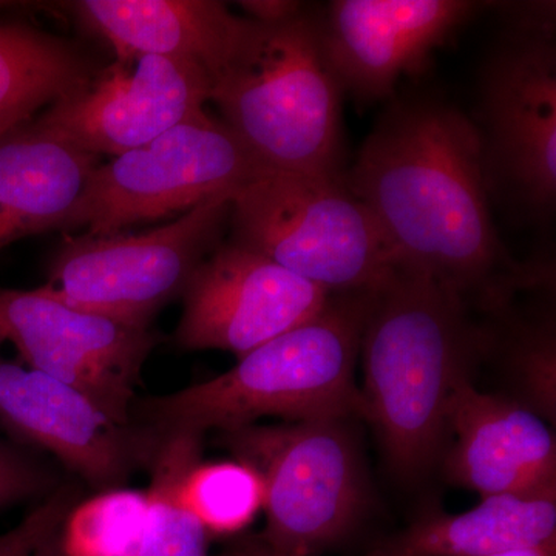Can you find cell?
I'll use <instances>...</instances> for the list:
<instances>
[{"label": "cell", "mask_w": 556, "mask_h": 556, "mask_svg": "<svg viewBox=\"0 0 556 556\" xmlns=\"http://www.w3.org/2000/svg\"><path fill=\"white\" fill-rule=\"evenodd\" d=\"M345 185L378 223L396 268L420 274L473 313L554 285L546 262H519L497 232L477 127L438 94L396 98L365 138Z\"/></svg>", "instance_id": "obj_1"}, {"label": "cell", "mask_w": 556, "mask_h": 556, "mask_svg": "<svg viewBox=\"0 0 556 556\" xmlns=\"http://www.w3.org/2000/svg\"><path fill=\"white\" fill-rule=\"evenodd\" d=\"M471 316L447 288L401 268L369 295L362 415L399 477L426 473L447 444L453 397L485 353L484 327Z\"/></svg>", "instance_id": "obj_2"}, {"label": "cell", "mask_w": 556, "mask_h": 556, "mask_svg": "<svg viewBox=\"0 0 556 556\" xmlns=\"http://www.w3.org/2000/svg\"><path fill=\"white\" fill-rule=\"evenodd\" d=\"M371 291L331 295L316 317L255 348L217 378L138 397L131 419L163 437L222 433L268 416L302 422L362 415L356 365Z\"/></svg>", "instance_id": "obj_3"}, {"label": "cell", "mask_w": 556, "mask_h": 556, "mask_svg": "<svg viewBox=\"0 0 556 556\" xmlns=\"http://www.w3.org/2000/svg\"><path fill=\"white\" fill-rule=\"evenodd\" d=\"M342 98L321 42L320 7L305 5L273 25L244 17L208 102L266 169L343 178Z\"/></svg>", "instance_id": "obj_4"}, {"label": "cell", "mask_w": 556, "mask_h": 556, "mask_svg": "<svg viewBox=\"0 0 556 556\" xmlns=\"http://www.w3.org/2000/svg\"><path fill=\"white\" fill-rule=\"evenodd\" d=\"M503 28L478 76L477 127L490 197L548 225L556 207V3L493 2Z\"/></svg>", "instance_id": "obj_5"}, {"label": "cell", "mask_w": 556, "mask_h": 556, "mask_svg": "<svg viewBox=\"0 0 556 556\" xmlns=\"http://www.w3.org/2000/svg\"><path fill=\"white\" fill-rule=\"evenodd\" d=\"M228 240L329 294L371 291L396 269L378 223L345 177L260 175L233 193Z\"/></svg>", "instance_id": "obj_6"}, {"label": "cell", "mask_w": 556, "mask_h": 556, "mask_svg": "<svg viewBox=\"0 0 556 556\" xmlns=\"http://www.w3.org/2000/svg\"><path fill=\"white\" fill-rule=\"evenodd\" d=\"M232 197H214L146 232L65 236L40 289L76 308L150 328L228 239Z\"/></svg>", "instance_id": "obj_7"}, {"label": "cell", "mask_w": 556, "mask_h": 556, "mask_svg": "<svg viewBox=\"0 0 556 556\" xmlns=\"http://www.w3.org/2000/svg\"><path fill=\"white\" fill-rule=\"evenodd\" d=\"M266 172L243 141L206 112L101 163L56 230L91 237L124 232L233 195Z\"/></svg>", "instance_id": "obj_8"}, {"label": "cell", "mask_w": 556, "mask_h": 556, "mask_svg": "<svg viewBox=\"0 0 556 556\" xmlns=\"http://www.w3.org/2000/svg\"><path fill=\"white\" fill-rule=\"evenodd\" d=\"M218 441L262 478L266 529L260 540L276 554L311 556L356 521L364 481L343 419L241 427L222 431Z\"/></svg>", "instance_id": "obj_9"}, {"label": "cell", "mask_w": 556, "mask_h": 556, "mask_svg": "<svg viewBox=\"0 0 556 556\" xmlns=\"http://www.w3.org/2000/svg\"><path fill=\"white\" fill-rule=\"evenodd\" d=\"M160 339L68 305L42 289L0 288V348H16L22 364L78 388L110 415L131 419L142 368Z\"/></svg>", "instance_id": "obj_10"}, {"label": "cell", "mask_w": 556, "mask_h": 556, "mask_svg": "<svg viewBox=\"0 0 556 556\" xmlns=\"http://www.w3.org/2000/svg\"><path fill=\"white\" fill-rule=\"evenodd\" d=\"M0 427L11 441L46 450L98 493L123 489L150 468L159 434L110 415L89 394L0 354Z\"/></svg>", "instance_id": "obj_11"}, {"label": "cell", "mask_w": 556, "mask_h": 556, "mask_svg": "<svg viewBox=\"0 0 556 556\" xmlns=\"http://www.w3.org/2000/svg\"><path fill=\"white\" fill-rule=\"evenodd\" d=\"M208 98L211 78L199 65L149 54L105 65L33 126L98 159H115L203 115Z\"/></svg>", "instance_id": "obj_12"}, {"label": "cell", "mask_w": 556, "mask_h": 556, "mask_svg": "<svg viewBox=\"0 0 556 556\" xmlns=\"http://www.w3.org/2000/svg\"><path fill=\"white\" fill-rule=\"evenodd\" d=\"M331 295L226 239L182 292L174 342L181 350L229 351L240 358L316 317Z\"/></svg>", "instance_id": "obj_13"}, {"label": "cell", "mask_w": 556, "mask_h": 556, "mask_svg": "<svg viewBox=\"0 0 556 556\" xmlns=\"http://www.w3.org/2000/svg\"><path fill=\"white\" fill-rule=\"evenodd\" d=\"M493 2L332 0L320 7L321 42L343 94L362 102L394 97L399 80Z\"/></svg>", "instance_id": "obj_14"}, {"label": "cell", "mask_w": 556, "mask_h": 556, "mask_svg": "<svg viewBox=\"0 0 556 556\" xmlns=\"http://www.w3.org/2000/svg\"><path fill=\"white\" fill-rule=\"evenodd\" d=\"M450 481L482 497L556 493V442L535 409L514 399L457 388L448 415Z\"/></svg>", "instance_id": "obj_15"}, {"label": "cell", "mask_w": 556, "mask_h": 556, "mask_svg": "<svg viewBox=\"0 0 556 556\" xmlns=\"http://www.w3.org/2000/svg\"><path fill=\"white\" fill-rule=\"evenodd\" d=\"M65 9L112 47L115 61L150 54L192 62L207 73L211 86L244 24L217 0H78Z\"/></svg>", "instance_id": "obj_16"}, {"label": "cell", "mask_w": 556, "mask_h": 556, "mask_svg": "<svg viewBox=\"0 0 556 556\" xmlns=\"http://www.w3.org/2000/svg\"><path fill=\"white\" fill-rule=\"evenodd\" d=\"M101 163L33 121L0 139V251L56 230Z\"/></svg>", "instance_id": "obj_17"}, {"label": "cell", "mask_w": 556, "mask_h": 556, "mask_svg": "<svg viewBox=\"0 0 556 556\" xmlns=\"http://www.w3.org/2000/svg\"><path fill=\"white\" fill-rule=\"evenodd\" d=\"M546 544H556V493L495 495L422 518L372 556H489Z\"/></svg>", "instance_id": "obj_18"}, {"label": "cell", "mask_w": 556, "mask_h": 556, "mask_svg": "<svg viewBox=\"0 0 556 556\" xmlns=\"http://www.w3.org/2000/svg\"><path fill=\"white\" fill-rule=\"evenodd\" d=\"M101 68L73 40L28 24H0V139L89 86Z\"/></svg>", "instance_id": "obj_19"}, {"label": "cell", "mask_w": 556, "mask_h": 556, "mask_svg": "<svg viewBox=\"0 0 556 556\" xmlns=\"http://www.w3.org/2000/svg\"><path fill=\"white\" fill-rule=\"evenodd\" d=\"M204 434L193 431L160 437L150 466L148 517L135 556H208L207 530L193 514L186 482L201 463Z\"/></svg>", "instance_id": "obj_20"}, {"label": "cell", "mask_w": 556, "mask_h": 556, "mask_svg": "<svg viewBox=\"0 0 556 556\" xmlns=\"http://www.w3.org/2000/svg\"><path fill=\"white\" fill-rule=\"evenodd\" d=\"M148 517V495L135 490L101 492L72 508L60 541L67 556H135Z\"/></svg>", "instance_id": "obj_21"}, {"label": "cell", "mask_w": 556, "mask_h": 556, "mask_svg": "<svg viewBox=\"0 0 556 556\" xmlns=\"http://www.w3.org/2000/svg\"><path fill=\"white\" fill-rule=\"evenodd\" d=\"M186 496L208 535H233L262 510L265 486L257 471L240 460L200 463L186 482Z\"/></svg>", "instance_id": "obj_22"}, {"label": "cell", "mask_w": 556, "mask_h": 556, "mask_svg": "<svg viewBox=\"0 0 556 556\" xmlns=\"http://www.w3.org/2000/svg\"><path fill=\"white\" fill-rule=\"evenodd\" d=\"M30 450L0 438V510L46 500L61 485L49 464Z\"/></svg>", "instance_id": "obj_23"}, {"label": "cell", "mask_w": 556, "mask_h": 556, "mask_svg": "<svg viewBox=\"0 0 556 556\" xmlns=\"http://www.w3.org/2000/svg\"><path fill=\"white\" fill-rule=\"evenodd\" d=\"M79 503L75 485H60L9 532L0 533V556H27L47 538L60 532L62 522Z\"/></svg>", "instance_id": "obj_24"}, {"label": "cell", "mask_w": 556, "mask_h": 556, "mask_svg": "<svg viewBox=\"0 0 556 556\" xmlns=\"http://www.w3.org/2000/svg\"><path fill=\"white\" fill-rule=\"evenodd\" d=\"M239 5L247 11L244 17L248 20L273 25L291 20L305 9L306 3L298 0H243Z\"/></svg>", "instance_id": "obj_25"}, {"label": "cell", "mask_w": 556, "mask_h": 556, "mask_svg": "<svg viewBox=\"0 0 556 556\" xmlns=\"http://www.w3.org/2000/svg\"><path fill=\"white\" fill-rule=\"evenodd\" d=\"M222 556H273V554H270L269 547L257 538V540L248 541Z\"/></svg>", "instance_id": "obj_26"}, {"label": "cell", "mask_w": 556, "mask_h": 556, "mask_svg": "<svg viewBox=\"0 0 556 556\" xmlns=\"http://www.w3.org/2000/svg\"><path fill=\"white\" fill-rule=\"evenodd\" d=\"M556 544H546V546L518 547L506 552L489 556H555Z\"/></svg>", "instance_id": "obj_27"}, {"label": "cell", "mask_w": 556, "mask_h": 556, "mask_svg": "<svg viewBox=\"0 0 556 556\" xmlns=\"http://www.w3.org/2000/svg\"><path fill=\"white\" fill-rule=\"evenodd\" d=\"M27 556H67L65 555V552L62 551L60 532L47 538L42 544H39V546L36 547L35 551H31Z\"/></svg>", "instance_id": "obj_28"}, {"label": "cell", "mask_w": 556, "mask_h": 556, "mask_svg": "<svg viewBox=\"0 0 556 556\" xmlns=\"http://www.w3.org/2000/svg\"><path fill=\"white\" fill-rule=\"evenodd\" d=\"M269 551H270V548H269ZM270 554H273V556H283V555H278V554H276V552H273V551H270Z\"/></svg>", "instance_id": "obj_29"}]
</instances>
